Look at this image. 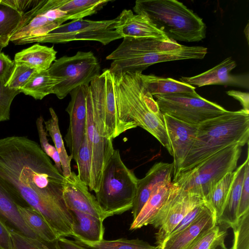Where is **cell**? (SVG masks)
I'll list each match as a JSON object with an SVG mask.
<instances>
[{
    "label": "cell",
    "instance_id": "2e32d148",
    "mask_svg": "<svg viewBox=\"0 0 249 249\" xmlns=\"http://www.w3.org/2000/svg\"><path fill=\"white\" fill-rule=\"evenodd\" d=\"M163 118L173 152L174 179L194 144L198 125L183 122L166 114H163Z\"/></svg>",
    "mask_w": 249,
    "mask_h": 249
},
{
    "label": "cell",
    "instance_id": "b9f144b4",
    "mask_svg": "<svg viewBox=\"0 0 249 249\" xmlns=\"http://www.w3.org/2000/svg\"><path fill=\"white\" fill-rule=\"evenodd\" d=\"M249 211V164L246 168L238 210V219Z\"/></svg>",
    "mask_w": 249,
    "mask_h": 249
},
{
    "label": "cell",
    "instance_id": "277c9868",
    "mask_svg": "<svg viewBox=\"0 0 249 249\" xmlns=\"http://www.w3.org/2000/svg\"><path fill=\"white\" fill-rule=\"evenodd\" d=\"M249 112L243 109L228 111L201 123L198 124L194 144L183 161L178 175L232 144L244 146L249 142Z\"/></svg>",
    "mask_w": 249,
    "mask_h": 249
},
{
    "label": "cell",
    "instance_id": "30bf717a",
    "mask_svg": "<svg viewBox=\"0 0 249 249\" xmlns=\"http://www.w3.org/2000/svg\"><path fill=\"white\" fill-rule=\"evenodd\" d=\"M116 18L91 20L79 19L63 24L48 34L25 41L23 44L36 43H65L73 41H94L106 45L122 38L116 32Z\"/></svg>",
    "mask_w": 249,
    "mask_h": 249
},
{
    "label": "cell",
    "instance_id": "c3c4849f",
    "mask_svg": "<svg viewBox=\"0 0 249 249\" xmlns=\"http://www.w3.org/2000/svg\"><path fill=\"white\" fill-rule=\"evenodd\" d=\"M244 33L246 35L248 42H249V24L248 23L244 30Z\"/></svg>",
    "mask_w": 249,
    "mask_h": 249
},
{
    "label": "cell",
    "instance_id": "60d3db41",
    "mask_svg": "<svg viewBox=\"0 0 249 249\" xmlns=\"http://www.w3.org/2000/svg\"><path fill=\"white\" fill-rule=\"evenodd\" d=\"M5 83L0 80V122L10 119V110L12 102L20 91L12 89L5 86Z\"/></svg>",
    "mask_w": 249,
    "mask_h": 249
},
{
    "label": "cell",
    "instance_id": "d4e9b609",
    "mask_svg": "<svg viewBox=\"0 0 249 249\" xmlns=\"http://www.w3.org/2000/svg\"><path fill=\"white\" fill-rule=\"evenodd\" d=\"M56 53L53 46L36 43L17 53L14 61L15 63L23 64L36 71H41L50 68L56 60Z\"/></svg>",
    "mask_w": 249,
    "mask_h": 249
},
{
    "label": "cell",
    "instance_id": "d6a6232c",
    "mask_svg": "<svg viewBox=\"0 0 249 249\" xmlns=\"http://www.w3.org/2000/svg\"><path fill=\"white\" fill-rule=\"evenodd\" d=\"M236 174V169L228 173L218 183L212 192L208 203L214 212L216 222L224 210Z\"/></svg>",
    "mask_w": 249,
    "mask_h": 249
},
{
    "label": "cell",
    "instance_id": "5bb4252c",
    "mask_svg": "<svg viewBox=\"0 0 249 249\" xmlns=\"http://www.w3.org/2000/svg\"><path fill=\"white\" fill-rule=\"evenodd\" d=\"M62 196L70 211L89 214L103 221L110 217L100 206L96 197L90 192L89 187L73 171L69 177L64 178Z\"/></svg>",
    "mask_w": 249,
    "mask_h": 249
},
{
    "label": "cell",
    "instance_id": "cb8c5ba5",
    "mask_svg": "<svg viewBox=\"0 0 249 249\" xmlns=\"http://www.w3.org/2000/svg\"><path fill=\"white\" fill-rule=\"evenodd\" d=\"M249 162V152L248 148L247 159L237 169V174L232 184L225 207L216 224L224 229L232 228L237 223L239 204L247 165Z\"/></svg>",
    "mask_w": 249,
    "mask_h": 249
},
{
    "label": "cell",
    "instance_id": "681fc988",
    "mask_svg": "<svg viewBox=\"0 0 249 249\" xmlns=\"http://www.w3.org/2000/svg\"><path fill=\"white\" fill-rule=\"evenodd\" d=\"M1 0H0V3Z\"/></svg>",
    "mask_w": 249,
    "mask_h": 249
},
{
    "label": "cell",
    "instance_id": "f6af8a7d",
    "mask_svg": "<svg viewBox=\"0 0 249 249\" xmlns=\"http://www.w3.org/2000/svg\"><path fill=\"white\" fill-rule=\"evenodd\" d=\"M226 93L238 100L242 105L243 109L249 112V94L248 92L231 90L226 91Z\"/></svg>",
    "mask_w": 249,
    "mask_h": 249
},
{
    "label": "cell",
    "instance_id": "ffe728a7",
    "mask_svg": "<svg viewBox=\"0 0 249 249\" xmlns=\"http://www.w3.org/2000/svg\"><path fill=\"white\" fill-rule=\"evenodd\" d=\"M216 224L214 212L208 203L197 217L178 233L168 237L157 249H186L197 236Z\"/></svg>",
    "mask_w": 249,
    "mask_h": 249
},
{
    "label": "cell",
    "instance_id": "8fae6325",
    "mask_svg": "<svg viewBox=\"0 0 249 249\" xmlns=\"http://www.w3.org/2000/svg\"><path fill=\"white\" fill-rule=\"evenodd\" d=\"M163 114L183 122L198 125L228 110L195 93H175L154 96Z\"/></svg>",
    "mask_w": 249,
    "mask_h": 249
},
{
    "label": "cell",
    "instance_id": "e575fe53",
    "mask_svg": "<svg viewBox=\"0 0 249 249\" xmlns=\"http://www.w3.org/2000/svg\"><path fill=\"white\" fill-rule=\"evenodd\" d=\"M13 249H59L57 241L49 243L38 237L27 236L20 231L11 229Z\"/></svg>",
    "mask_w": 249,
    "mask_h": 249
},
{
    "label": "cell",
    "instance_id": "7dc6e473",
    "mask_svg": "<svg viewBox=\"0 0 249 249\" xmlns=\"http://www.w3.org/2000/svg\"><path fill=\"white\" fill-rule=\"evenodd\" d=\"M226 236L220 238L211 249H229L225 245L224 241Z\"/></svg>",
    "mask_w": 249,
    "mask_h": 249
},
{
    "label": "cell",
    "instance_id": "7a4b0ae2",
    "mask_svg": "<svg viewBox=\"0 0 249 249\" xmlns=\"http://www.w3.org/2000/svg\"><path fill=\"white\" fill-rule=\"evenodd\" d=\"M142 72L114 76L116 108L123 132L140 126L156 138L173 156L163 114L153 96L143 87Z\"/></svg>",
    "mask_w": 249,
    "mask_h": 249
},
{
    "label": "cell",
    "instance_id": "4316f807",
    "mask_svg": "<svg viewBox=\"0 0 249 249\" xmlns=\"http://www.w3.org/2000/svg\"><path fill=\"white\" fill-rule=\"evenodd\" d=\"M171 185L172 182L163 185L152 194L138 216L133 220L130 230L133 231L151 225L159 210L167 200Z\"/></svg>",
    "mask_w": 249,
    "mask_h": 249
},
{
    "label": "cell",
    "instance_id": "7bdbcfd3",
    "mask_svg": "<svg viewBox=\"0 0 249 249\" xmlns=\"http://www.w3.org/2000/svg\"><path fill=\"white\" fill-rule=\"evenodd\" d=\"M15 62L0 51V80L6 83L15 66Z\"/></svg>",
    "mask_w": 249,
    "mask_h": 249
},
{
    "label": "cell",
    "instance_id": "3957f363",
    "mask_svg": "<svg viewBox=\"0 0 249 249\" xmlns=\"http://www.w3.org/2000/svg\"><path fill=\"white\" fill-rule=\"evenodd\" d=\"M121 43L106 57L111 60L110 73L120 76L127 72H142L158 63L185 59H202L207 48L188 46L168 39L123 38Z\"/></svg>",
    "mask_w": 249,
    "mask_h": 249
},
{
    "label": "cell",
    "instance_id": "484cf974",
    "mask_svg": "<svg viewBox=\"0 0 249 249\" xmlns=\"http://www.w3.org/2000/svg\"><path fill=\"white\" fill-rule=\"evenodd\" d=\"M145 89L153 96L175 93H195L196 87L171 78H164L153 74H140Z\"/></svg>",
    "mask_w": 249,
    "mask_h": 249
},
{
    "label": "cell",
    "instance_id": "f35d334b",
    "mask_svg": "<svg viewBox=\"0 0 249 249\" xmlns=\"http://www.w3.org/2000/svg\"><path fill=\"white\" fill-rule=\"evenodd\" d=\"M36 71L24 64L15 63L5 85L11 89L19 90L20 92L21 89L25 86Z\"/></svg>",
    "mask_w": 249,
    "mask_h": 249
},
{
    "label": "cell",
    "instance_id": "5b68a950",
    "mask_svg": "<svg viewBox=\"0 0 249 249\" xmlns=\"http://www.w3.org/2000/svg\"><path fill=\"white\" fill-rule=\"evenodd\" d=\"M167 37L175 41L198 42L206 37V25L183 3L176 0H137L133 8Z\"/></svg>",
    "mask_w": 249,
    "mask_h": 249
},
{
    "label": "cell",
    "instance_id": "ab89813d",
    "mask_svg": "<svg viewBox=\"0 0 249 249\" xmlns=\"http://www.w3.org/2000/svg\"><path fill=\"white\" fill-rule=\"evenodd\" d=\"M44 122V120L41 115L37 118L36 121L40 147L42 151L53 160L54 162V166L58 171L62 174L59 156L54 146L52 145L49 142L47 138L48 135L45 128Z\"/></svg>",
    "mask_w": 249,
    "mask_h": 249
},
{
    "label": "cell",
    "instance_id": "52a82bcc",
    "mask_svg": "<svg viewBox=\"0 0 249 249\" xmlns=\"http://www.w3.org/2000/svg\"><path fill=\"white\" fill-rule=\"evenodd\" d=\"M241 147L235 143L224 148L191 169L180 173L172 182L187 193L200 196L208 202L218 183L236 169Z\"/></svg>",
    "mask_w": 249,
    "mask_h": 249
},
{
    "label": "cell",
    "instance_id": "bcb514c9",
    "mask_svg": "<svg viewBox=\"0 0 249 249\" xmlns=\"http://www.w3.org/2000/svg\"><path fill=\"white\" fill-rule=\"evenodd\" d=\"M57 244L59 249H88L76 241L69 239L66 237L58 238Z\"/></svg>",
    "mask_w": 249,
    "mask_h": 249
},
{
    "label": "cell",
    "instance_id": "6da1fadb",
    "mask_svg": "<svg viewBox=\"0 0 249 249\" xmlns=\"http://www.w3.org/2000/svg\"><path fill=\"white\" fill-rule=\"evenodd\" d=\"M65 177L36 142L0 139V182L22 206L39 213L59 237L69 235L72 217L62 196Z\"/></svg>",
    "mask_w": 249,
    "mask_h": 249
},
{
    "label": "cell",
    "instance_id": "ba28073f",
    "mask_svg": "<svg viewBox=\"0 0 249 249\" xmlns=\"http://www.w3.org/2000/svg\"><path fill=\"white\" fill-rule=\"evenodd\" d=\"M138 179L123 162L119 150L115 149L103 172L99 190L95 193L99 205L110 216L132 209Z\"/></svg>",
    "mask_w": 249,
    "mask_h": 249
},
{
    "label": "cell",
    "instance_id": "836d02e7",
    "mask_svg": "<svg viewBox=\"0 0 249 249\" xmlns=\"http://www.w3.org/2000/svg\"><path fill=\"white\" fill-rule=\"evenodd\" d=\"M88 249H157L147 242L139 239L129 240L120 238L114 240H106L97 242L76 241Z\"/></svg>",
    "mask_w": 249,
    "mask_h": 249
},
{
    "label": "cell",
    "instance_id": "74e56055",
    "mask_svg": "<svg viewBox=\"0 0 249 249\" xmlns=\"http://www.w3.org/2000/svg\"><path fill=\"white\" fill-rule=\"evenodd\" d=\"M232 229L234 237L231 249H249V211L239 218Z\"/></svg>",
    "mask_w": 249,
    "mask_h": 249
},
{
    "label": "cell",
    "instance_id": "1f68e13d",
    "mask_svg": "<svg viewBox=\"0 0 249 249\" xmlns=\"http://www.w3.org/2000/svg\"><path fill=\"white\" fill-rule=\"evenodd\" d=\"M57 83V80L50 74L48 70L36 71L20 92L36 100H42L48 95L53 94V88Z\"/></svg>",
    "mask_w": 249,
    "mask_h": 249
},
{
    "label": "cell",
    "instance_id": "9c48e42d",
    "mask_svg": "<svg viewBox=\"0 0 249 249\" xmlns=\"http://www.w3.org/2000/svg\"><path fill=\"white\" fill-rule=\"evenodd\" d=\"M100 63L91 51H78L71 56H63L56 59L48 71L57 80L53 94L63 99L74 89L89 86L100 74Z\"/></svg>",
    "mask_w": 249,
    "mask_h": 249
},
{
    "label": "cell",
    "instance_id": "4fadbf2b",
    "mask_svg": "<svg viewBox=\"0 0 249 249\" xmlns=\"http://www.w3.org/2000/svg\"><path fill=\"white\" fill-rule=\"evenodd\" d=\"M89 86H79L70 92L71 100L66 109L69 115L70 124L65 136L70 155L75 161L85 134L87 116L86 97Z\"/></svg>",
    "mask_w": 249,
    "mask_h": 249
},
{
    "label": "cell",
    "instance_id": "e0dca14e",
    "mask_svg": "<svg viewBox=\"0 0 249 249\" xmlns=\"http://www.w3.org/2000/svg\"><path fill=\"white\" fill-rule=\"evenodd\" d=\"M231 57H227L219 64L198 75L191 77L182 76L179 81L192 86L200 87L212 85L237 86L249 89L248 74L232 75L231 71L236 66Z\"/></svg>",
    "mask_w": 249,
    "mask_h": 249
},
{
    "label": "cell",
    "instance_id": "83f0119b",
    "mask_svg": "<svg viewBox=\"0 0 249 249\" xmlns=\"http://www.w3.org/2000/svg\"><path fill=\"white\" fill-rule=\"evenodd\" d=\"M17 207L24 222L37 237L49 243L57 241V234L39 213L28 206L17 204Z\"/></svg>",
    "mask_w": 249,
    "mask_h": 249
},
{
    "label": "cell",
    "instance_id": "7402d4cb",
    "mask_svg": "<svg viewBox=\"0 0 249 249\" xmlns=\"http://www.w3.org/2000/svg\"><path fill=\"white\" fill-rule=\"evenodd\" d=\"M46 0L40 2L31 10L22 12L1 1L0 3V48L6 47L11 37L29 23L41 11Z\"/></svg>",
    "mask_w": 249,
    "mask_h": 249
},
{
    "label": "cell",
    "instance_id": "f1b7e54d",
    "mask_svg": "<svg viewBox=\"0 0 249 249\" xmlns=\"http://www.w3.org/2000/svg\"><path fill=\"white\" fill-rule=\"evenodd\" d=\"M15 199L0 182V216L24 235L37 237L20 216Z\"/></svg>",
    "mask_w": 249,
    "mask_h": 249
},
{
    "label": "cell",
    "instance_id": "d590c367",
    "mask_svg": "<svg viewBox=\"0 0 249 249\" xmlns=\"http://www.w3.org/2000/svg\"><path fill=\"white\" fill-rule=\"evenodd\" d=\"M75 162L78 177L89 187L91 182V157L85 134L79 149Z\"/></svg>",
    "mask_w": 249,
    "mask_h": 249
},
{
    "label": "cell",
    "instance_id": "4dcf8cb0",
    "mask_svg": "<svg viewBox=\"0 0 249 249\" xmlns=\"http://www.w3.org/2000/svg\"><path fill=\"white\" fill-rule=\"evenodd\" d=\"M49 111L51 118L47 121H44V127L48 136L51 137L59 156L62 175L65 178H67L72 172L71 163L72 158L70 155L68 154L64 146L59 127L57 115L52 107L49 108Z\"/></svg>",
    "mask_w": 249,
    "mask_h": 249
},
{
    "label": "cell",
    "instance_id": "ac0fdd59",
    "mask_svg": "<svg viewBox=\"0 0 249 249\" xmlns=\"http://www.w3.org/2000/svg\"><path fill=\"white\" fill-rule=\"evenodd\" d=\"M173 169V163L158 162L149 170L144 178L138 179L137 193L131 209L133 220L157 189L172 182Z\"/></svg>",
    "mask_w": 249,
    "mask_h": 249
},
{
    "label": "cell",
    "instance_id": "d6986e66",
    "mask_svg": "<svg viewBox=\"0 0 249 249\" xmlns=\"http://www.w3.org/2000/svg\"><path fill=\"white\" fill-rule=\"evenodd\" d=\"M115 29L122 38H155L168 39L145 16L134 14L131 10L124 9L116 18Z\"/></svg>",
    "mask_w": 249,
    "mask_h": 249
},
{
    "label": "cell",
    "instance_id": "ee69618b",
    "mask_svg": "<svg viewBox=\"0 0 249 249\" xmlns=\"http://www.w3.org/2000/svg\"><path fill=\"white\" fill-rule=\"evenodd\" d=\"M0 216V249H13L11 229Z\"/></svg>",
    "mask_w": 249,
    "mask_h": 249
},
{
    "label": "cell",
    "instance_id": "603a6c76",
    "mask_svg": "<svg viewBox=\"0 0 249 249\" xmlns=\"http://www.w3.org/2000/svg\"><path fill=\"white\" fill-rule=\"evenodd\" d=\"M70 211L72 217L71 236L75 241L97 242L104 239L103 220L81 212Z\"/></svg>",
    "mask_w": 249,
    "mask_h": 249
},
{
    "label": "cell",
    "instance_id": "44dd1931",
    "mask_svg": "<svg viewBox=\"0 0 249 249\" xmlns=\"http://www.w3.org/2000/svg\"><path fill=\"white\" fill-rule=\"evenodd\" d=\"M99 79L104 111L105 135L113 140L124 133L116 108L114 76L108 69H106L99 76Z\"/></svg>",
    "mask_w": 249,
    "mask_h": 249
},
{
    "label": "cell",
    "instance_id": "f546056e",
    "mask_svg": "<svg viewBox=\"0 0 249 249\" xmlns=\"http://www.w3.org/2000/svg\"><path fill=\"white\" fill-rule=\"evenodd\" d=\"M110 0H56V8L72 20L83 19L102 9Z\"/></svg>",
    "mask_w": 249,
    "mask_h": 249
},
{
    "label": "cell",
    "instance_id": "7c38bea8",
    "mask_svg": "<svg viewBox=\"0 0 249 249\" xmlns=\"http://www.w3.org/2000/svg\"><path fill=\"white\" fill-rule=\"evenodd\" d=\"M206 202L201 197L188 194L172 182L168 197L151 224L159 229L155 234L157 245L165 239L192 209Z\"/></svg>",
    "mask_w": 249,
    "mask_h": 249
},
{
    "label": "cell",
    "instance_id": "9a60e30c",
    "mask_svg": "<svg viewBox=\"0 0 249 249\" xmlns=\"http://www.w3.org/2000/svg\"><path fill=\"white\" fill-rule=\"evenodd\" d=\"M53 7V0H46L39 13L17 32L10 41L16 45L23 44L28 40L48 34L70 20L65 13Z\"/></svg>",
    "mask_w": 249,
    "mask_h": 249
},
{
    "label": "cell",
    "instance_id": "8992f818",
    "mask_svg": "<svg viewBox=\"0 0 249 249\" xmlns=\"http://www.w3.org/2000/svg\"><path fill=\"white\" fill-rule=\"evenodd\" d=\"M86 106L85 135L91 157V182L89 188L96 193L115 150L112 140L105 135L104 111L98 77L89 84Z\"/></svg>",
    "mask_w": 249,
    "mask_h": 249
},
{
    "label": "cell",
    "instance_id": "8d00e7d4",
    "mask_svg": "<svg viewBox=\"0 0 249 249\" xmlns=\"http://www.w3.org/2000/svg\"><path fill=\"white\" fill-rule=\"evenodd\" d=\"M226 235V230L216 224L201 233L186 249H211L220 238Z\"/></svg>",
    "mask_w": 249,
    "mask_h": 249
}]
</instances>
